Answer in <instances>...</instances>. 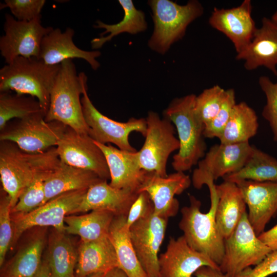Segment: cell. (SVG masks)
<instances>
[{
  "label": "cell",
  "mask_w": 277,
  "mask_h": 277,
  "mask_svg": "<svg viewBox=\"0 0 277 277\" xmlns=\"http://www.w3.org/2000/svg\"><path fill=\"white\" fill-rule=\"evenodd\" d=\"M60 162L55 147L42 152L27 153L12 142L1 141V181L10 198L11 209L38 173L55 169Z\"/></svg>",
  "instance_id": "1"
},
{
  "label": "cell",
  "mask_w": 277,
  "mask_h": 277,
  "mask_svg": "<svg viewBox=\"0 0 277 277\" xmlns=\"http://www.w3.org/2000/svg\"><path fill=\"white\" fill-rule=\"evenodd\" d=\"M195 97L190 94L173 99L163 113L175 126L178 134L180 147L172 162L173 168L177 172L190 170L206 153L204 125L194 109Z\"/></svg>",
  "instance_id": "2"
},
{
  "label": "cell",
  "mask_w": 277,
  "mask_h": 277,
  "mask_svg": "<svg viewBox=\"0 0 277 277\" xmlns=\"http://www.w3.org/2000/svg\"><path fill=\"white\" fill-rule=\"evenodd\" d=\"M87 80L84 73L77 74L72 60L63 62L50 92L45 121H58L78 133L88 134L81 97Z\"/></svg>",
  "instance_id": "3"
},
{
  "label": "cell",
  "mask_w": 277,
  "mask_h": 277,
  "mask_svg": "<svg viewBox=\"0 0 277 277\" xmlns=\"http://www.w3.org/2000/svg\"><path fill=\"white\" fill-rule=\"evenodd\" d=\"M214 183L208 186L211 201L209 211H201V202L189 195L190 205L183 207L179 224L188 245L197 251L208 255L219 266L224 254L225 240L221 235L215 222V213L218 195Z\"/></svg>",
  "instance_id": "4"
},
{
  "label": "cell",
  "mask_w": 277,
  "mask_h": 277,
  "mask_svg": "<svg viewBox=\"0 0 277 277\" xmlns=\"http://www.w3.org/2000/svg\"><path fill=\"white\" fill-rule=\"evenodd\" d=\"M61 64L49 65L37 57L19 56L0 70V92L14 91L36 98L46 114Z\"/></svg>",
  "instance_id": "5"
},
{
  "label": "cell",
  "mask_w": 277,
  "mask_h": 277,
  "mask_svg": "<svg viewBox=\"0 0 277 277\" xmlns=\"http://www.w3.org/2000/svg\"><path fill=\"white\" fill-rule=\"evenodd\" d=\"M154 29L148 45L153 51L165 54L171 46L182 39L187 27L204 13V7L197 0L181 5L170 0H150Z\"/></svg>",
  "instance_id": "6"
},
{
  "label": "cell",
  "mask_w": 277,
  "mask_h": 277,
  "mask_svg": "<svg viewBox=\"0 0 277 277\" xmlns=\"http://www.w3.org/2000/svg\"><path fill=\"white\" fill-rule=\"evenodd\" d=\"M271 251L255 233L246 212L225 240L224 254L219 267L229 277H235L259 264Z\"/></svg>",
  "instance_id": "7"
},
{
  "label": "cell",
  "mask_w": 277,
  "mask_h": 277,
  "mask_svg": "<svg viewBox=\"0 0 277 277\" xmlns=\"http://www.w3.org/2000/svg\"><path fill=\"white\" fill-rule=\"evenodd\" d=\"M41 113L8 122L1 131L0 141L16 144L27 153L44 152L56 147L67 126L58 121L46 122Z\"/></svg>",
  "instance_id": "8"
},
{
  "label": "cell",
  "mask_w": 277,
  "mask_h": 277,
  "mask_svg": "<svg viewBox=\"0 0 277 277\" xmlns=\"http://www.w3.org/2000/svg\"><path fill=\"white\" fill-rule=\"evenodd\" d=\"M145 119V140L141 149L137 151L139 165L145 171L166 176L168 157L180 147L179 141L174 136V125L168 118H161L152 111Z\"/></svg>",
  "instance_id": "9"
},
{
  "label": "cell",
  "mask_w": 277,
  "mask_h": 277,
  "mask_svg": "<svg viewBox=\"0 0 277 277\" xmlns=\"http://www.w3.org/2000/svg\"><path fill=\"white\" fill-rule=\"evenodd\" d=\"M84 116L89 129L88 134L101 144H113L118 148L135 152L129 141V135L133 131L145 137L147 130L146 119L131 117L126 122H119L103 115L94 106L87 93V86L84 88L81 97Z\"/></svg>",
  "instance_id": "10"
},
{
  "label": "cell",
  "mask_w": 277,
  "mask_h": 277,
  "mask_svg": "<svg viewBox=\"0 0 277 277\" xmlns=\"http://www.w3.org/2000/svg\"><path fill=\"white\" fill-rule=\"evenodd\" d=\"M87 190L67 192L51 199L28 213L11 214L13 228L12 245L25 231L34 227L51 226L58 232H65V217L74 214Z\"/></svg>",
  "instance_id": "11"
},
{
  "label": "cell",
  "mask_w": 277,
  "mask_h": 277,
  "mask_svg": "<svg viewBox=\"0 0 277 277\" xmlns=\"http://www.w3.org/2000/svg\"><path fill=\"white\" fill-rule=\"evenodd\" d=\"M253 147L249 142L212 146L193 170L191 177L193 186L199 189L207 182H214L238 172L248 160Z\"/></svg>",
  "instance_id": "12"
},
{
  "label": "cell",
  "mask_w": 277,
  "mask_h": 277,
  "mask_svg": "<svg viewBox=\"0 0 277 277\" xmlns=\"http://www.w3.org/2000/svg\"><path fill=\"white\" fill-rule=\"evenodd\" d=\"M52 29L51 27L42 26L41 18L19 21L6 13L4 34L0 37V52L6 64L19 56L38 58L42 40Z\"/></svg>",
  "instance_id": "13"
},
{
  "label": "cell",
  "mask_w": 277,
  "mask_h": 277,
  "mask_svg": "<svg viewBox=\"0 0 277 277\" xmlns=\"http://www.w3.org/2000/svg\"><path fill=\"white\" fill-rule=\"evenodd\" d=\"M55 147L61 162L93 172L103 180L110 179L104 154L89 134L78 133L67 126Z\"/></svg>",
  "instance_id": "14"
},
{
  "label": "cell",
  "mask_w": 277,
  "mask_h": 277,
  "mask_svg": "<svg viewBox=\"0 0 277 277\" xmlns=\"http://www.w3.org/2000/svg\"><path fill=\"white\" fill-rule=\"evenodd\" d=\"M167 219L154 213V210L129 228L137 258L148 277H161L158 253L163 242Z\"/></svg>",
  "instance_id": "15"
},
{
  "label": "cell",
  "mask_w": 277,
  "mask_h": 277,
  "mask_svg": "<svg viewBox=\"0 0 277 277\" xmlns=\"http://www.w3.org/2000/svg\"><path fill=\"white\" fill-rule=\"evenodd\" d=\"M251 13V1L244 0L239 6L231 8L214 7L208 23L231 41L238 54L249 45L258 28Z\"/></svg>",
  "instance_id": "16"
},
{
  "label": "cell",
  "mask_w": 277,
  "mask_h": 277,
  "mask_svg": "<svg viewBox=\"0 0 277 277\" xmlns=\"http://www.w3.org/2000/svg\"><path fill=\"white\" fill-rule=\"evenodd\" d=\"M191 183L190 176L183 172L176 171L165 177L148 172L138 193L147 192L153 203L154 213L168 219L175 216L179 209L175 195L181 194Z\"/></svg>",
  "instance_id": "17"
},
{
  "label": "cell",
  "mask_w": 277,
  "mask_h": 277,
  "mask_svg": "<svg viewBox=\"0 0 277 277\" xmlns=\"http://www.w3.org/2000/svg\"><path fill=\"white\" fill-rule=\"evenodd\" d=\"M161 277H193L201 267L220 268L208 255L196 251L182 235L170 238L166 250L159 256Z\"/></svg>",
  "instance_id": "18"
},
{
  "label": "cell",
  "mask_w": 277,
  "mask_h": 277,
  "mask_svg": "<svg viewBox=\"0 0 277 277\" xmlns=\"http://www.w3.org/2000/svg\"><path fill=\"white\" fill-rule=\"evenodd\" d=\"M235 183L248 207L249 221L258 236L277 213V183L241 180Z\"/></svg>",
  "instance_id": "19"
},
{
  "label": "cell",
  "mask_w": 277,
  "mask_h": 277,
  "mask_svg": "<svg viewBox=\"0 0 277 277\" xmlns=\"http://www.w3.org/2000/svg\"><path fill=\"white\" fill-rule=\"evenodd\" d=\"M236 60L244 62V67L251 71L263 66L277 76V23L263 17L247 47L236 54Z\"/></svg>",
  "instance_id": "20"
},
{
  "label": "cell",
  "mask_w": 277,
  "mask_h": 277,
  "mask_svg": "<svg viewBox=\"0 0 277 277\" xmlns=\"http://www.w3.org/2000/svg\"><path fill=\"white\" fill-rule=\"evenodd\" d=\"M94 141L106 157L110 172L109 185L115 188L130 189L138 193L148 172L141 168L137 151H125L110 144Z\"/></svg>",
  "instance_id": "21"
},
{
  "label": "cell",
  "mask_w": 277,
  "mask_h": 277,
  "mask_svg": "<svg viewBox=\"0 0 277 277\" xmlns=\"http://www.w3.org/2000/svg\"><path fill=\"white\" fill-rule=\"evenodd\" d=\"M74 30L67 28L64 32L53 29L43 38L38 58L49 65L61 64L66 60L81 58L86 61L94 70L100 66L96 60L101 53L98 51H86L76 46L73 40Z\"/></svg>",
  "instance_id": "22"
},
{
  "label": "cell",
  "mask_w": 277,
  "mask_h": 277,
  "mask_svg": "<svg viewBox=\"0 0 277 277\" xmlns=\"http://www.w3.org/2000/svg\"><path fill=\"white\" fill-rule=\"evenodd\" d=\"M138 193L127 189L111 187L107 180H103L91 186L85 193L74 213L103 210L115 216H127L129 209Z\"/></svg>",
  "instance_id": "23"
},
{
  "label": "cell",
  "mask_w": 277,
  "mask_h": 277,
  "mask_svg": "<svg viewBox=\"0 0 277 277\" xmlns=\"http://www.w3.org/2000/svg\"><path fill=\"white\" fill-rule=\"evenodd\" d=\"M215 187L218 195L215 222L221 235L225 240L231 234L247 212V205L236 183L224 181Z\"/></svg>",
  "instance_id": "24"
},
{
  "label": "cell",
  "mask_w": 277,
  "mask_h": 277,
  "mask_svg": "<svg viewBox=\"0 0 277 277\" xmlns=\"http://www.w3.org/2000/svg\"><path fill=\"white\" fill-rule=\"evenodd\" d=\"M77 250L76 277L106 273L118 267L115 250L108 235L93 241L81 242Z\"/></svg>",
  "instance_id": "25"
},
{
  "label": "cell",
  "mask_w": 277,
  "mask_h": 277,
  "mask_svg": "<svg viewBox=\"0 0 277 277\" xmlns=\"http://www.w3.org/2000/svg\"><path fill=\"white\" fill-rule=\"evenodd\" d=\"M103 180L93 172L67 165L61 162L45 182V203L63 193L88 189Z\"/></svg>",
  "instance_id": "26"
},
{
  "label": "cell",
  "mask_w": 277,
  "mask_h": 277,
  "mask_svg": "<svg viewBox=\"0 0 277 277\" xmlns=\"http://www.w3.org/2000/svg\"><path fill=\"white\" fill-rule=\"evenodd\" d=\"M126 216H115L108 232V236L114 247L118 268L128 277H148L134 249L129 228L126 225Z\"/></svg>",
  "instance_id": "27"
},
{
  "label": "cell",
  "mask_w": 277,
  "mask_h": 277,
  "mask_svg": "<svg viewBox=\"0 0 277 277\" xmlns=\"http://www.w3.org/2000/svg\"><path fill=\"white\" fill-rule=\"evenodd\" d=\"M45 259L51 277H76L78 250L66 232L54 229L49 237Z\"/></svg>",
  "instance_id": "28"
},
{
  "label": "cell",
  "mask_w": 277,
  "mask_h": 277,
  "mask_svg": "<svg viewBox=\"0 0 277 277\" xmlns=\"http://www.w3.org/2000/svg\"><path fill=\"white\" fill-rule=\"evenodd\" d=\"M45 244L44 232L34 234L5 266L2 277H34L42 263Z\"/></svg>",
  "instance_id": "29"
},
{
  "label": "cell",
  "mask_w": 277,
  "mask_h": 277,
  "mask_svg": "<svg viewBox=\"0 0 277 277\" xmlns=\"http://www.w3.org/2000/svg\"><path fill=\"white\" fill-rule=\"evenodd\" d=\"M114 214L107 210H94L80 215H68L65 219V232L78 235L81 242H88L108 235Z\"/></svg>",
  "instance_id": "30"
},
{
  "label": "cell",
  "mask_w": 277,
  "mask_h": 277,
  "mask_svg": "<svg viewBox=\"0 0 277 277\" xmlns=\"http://www.w3.org/2000/svg\"><path fill=\"white\" fill-rule=\"evenodd\" d=\"M118 3L123 9L124 17L120 22L114 24H107L101 21H97L95 28L104 29L100 37L94 38L91 41L92 48H101L106 43L118 34L126 32L131 34L145 31L147 28L145 14L142 10L137 9L131 0H119Z\"/></svg>",
  "instance_id": "31"
},
{
  "label": "cell",
  "mask_w": 277,
  "mask_h": 277,
  "mask_svg": "<svg viewBox=\"0 0 277 277\" xmlns=\"http://www.w3.org/2000/svg\"><path fill=\"white\" fill-rule=\"evenodd\" d=\"M259 124L254 110L246 102L236 104L230 118L219 137L220 143L248 142L257 133Z\"/></svg>",
  "instance_id": "32"
},
{
  "label": "cell",
  "mask_w": 277,
  "mask_h": 277,
  "mask_svg": "<svg viewBox=\"0 0 277 277\" xmlns=\"http://www.w3.org/2000/svg\"><path fill=\"white\" fill-rule=\"evenodd\" d=\"M223 179L234 183L241 180L277 183V159L254 146L252 154L243 167L238 172L225 176Z\"/></svg>",
  "instance_id": "33"
},
{
  "label": "cell",
  "mask_w": 277,
  "mask_h": 277,
  "mask_svg": "<svg viewBox=\"0 0 277 277\" xmlns=\"http://www.w3.org/2000/svg\"><path fill=\"white\" fill-rule=\"evenodd\" d=\"M46 113L38 100L31 96L11 91L0 93V130L12 119H22L38 113Z\"/></svg>",
  "instance_id": "34"
},
{
  "label": "cell",
  "mask_w": 277,
  "mask_h": 277,
  "mask_svg": "<svg viewBox=\"0 0 277 277\" xmlns=\"http://www.w3.org/2000/svg\"><path fill=\"white\" fill-rule=\"evenodd\" d=\"M54 170L43 171L37 174L33 181L21 195L16 204L11 209V215L28 213L45 203V182Z\"/></svg>",
  "instance_id": "35"
},
{
  "label": "cell",
  "mask_w": 277,
  "mask_h": 277,
  "mask_svg": "<svg viewBox=\"0 0 277 277\" xmlns=\"http://www.w3.org/2000/svg\"><path fill=\"white\" fill-rule=\"evenodd\" d=\"M226 90L218 85L204 89L195 97L194 112L197 118L205 125L218 113L225 96Z\"/></svg>",
  "instance_id": "36"
},
{
  "label": "cell",
  "mask_w": 277,
  "mask_h": 277,
  "mask_svg": "<svg viewBox=\"0 0 277 277\" xmlns=\"http://www.w3.org/2000/svg\"><path fill=\"white\" fill-rule=\"evenodd\" d=\"M258 83L266 97L262 115L268 122L273 139L277 144V81L273 83L268 76L262 75Z\"/></svg>",
  "instance_id": "37"
},
{
  "label": "cell",
  "mask_w": 277,
  "mask_h": 277,
  "mask_svg": "<svg viewBox=\"0 0 277 277\" xmlns=\"http://www.w3.org/2000/svg\"><path fill=\"white\" fill-rule=\"evenodd\" d=\"M11 210V206L10 198L5 192V194L1 196L0 203L1 267L3 266L7 253L12 244L13 228Z\"/></svg>",
  "instance_id": "38"
},
{
  "label": "cell",
  "mask_w": 277,
  "mask_h": 277,
  "mask_svg": "<svg viewBox=\"0 0 277 277\" xmlns=\"http://www.w3.org/2000/svg\"><path fill=\"white\" fill-rule=\"evenodd\" d=\"M235 103L234 90H226L225 96L222 106L216 116L204 126V135L205 138H219L226 125Z\"/></svg>",
  "instance_id": "39"
},
{
  "label": "cell",
  "mask_w": 277,
  "mask_h": 277,
  "mask_svg": "<svg viewBox=\"0 0 277 277\" xmlns=\"http://www.w3.org/2000/svg\"><path fill=\"white\" fill-rule=\"evenodd\" d=\"M45 0H5L1 4V9L8 8L17 20L30 22L41 18V11Z\"/></svg>",
  "instance_id": "40"
},
{
  "label": "cell",
  "mask_w": 277,
  "mask_h": 277,
  "mask_svg": "<svg viewBox=\"0 0 277 277\" xmlns=\"http://www.w3.org/2000/svg\"><path fill=\"white\" fill-rule=\"evenodd\" d=\"M277 272V249L271 251L259 264L235 277H267Z\"/></svg>",
  "instance_id": "41"
},
{
  "label": "cell",
  "mask_w": 277,
  "mask_h": 277,
  "mask_svg": "<svg viewBox=\"0 0 277 277\" xmlns=\"http://www.w3.org/2000/svg\"><path fill=\"white\" fill-rule=\"evenodd\" d=\"M154 210L153 203L146 192L138 193L131 205L126 217V225L128 228L138 220L144 217Z\"/></svg>",
  "instance_id": "42"
},
{
  "label": "cell",
  "mask_w": 277,
  "mask_h": 277,
  "mask_svg": "<svg viewBox=\"0 0 277 277\" xmlns=\"http://www.w3.org/2000/svg\"><path fill=\"white\" fill-rule=\"evenodd\" d=\"M258 237L271 251L277 249V224L268 230L264 231Z\"/></svg>",
  "instance_id": "43"
},
{
  "label": "cell",
  "mask_w": 277,
  "mask_h": 277,
  "mask_svg": "<svg viewBox=\"0 0 277 277\" xmlns=\"http://www.w3.org/2000/svg\"><path fill=\"white\" fill-rule=\"evenodd\" d=\"M195 277H229L222 272L220 268L210 266H203L200 268L194 274Z\"/></svg>",
  "instance_id": "44"
},
{
  "label": "cell",
  "mask_w": 277,
  "mask_h": 277,
  "mask_svg": "<svg viewBox=\"0 0 277 277\" xmlns=\"http://www.w3.org/2000/svg\"><path fill=\"white\" fill-rule=\"evenodd\" d=\"M34 277H51L50 269L46 259L42 261L41 266Z\"/></svg>",
  "instance_id": "45"
},
{
  "label": "cell",
  "mask_w": 277,
  "mask_h": 277,
  "mask_svg": "<svg viewBox=\"0 0 277 277\" xmlns=\"http://www.w3.org/2000/svg\"><path fill=\"white\" fill-rule=\"evenodd\" d=\"M105 277H128L126 274L118 267L114 268L106 273Z\"/></svg>",
  "instance_id": "46"
},
{
  "label": "cell",
  "mask_w": 277,
  "mask_h": 277,
  "mask_svg": "<svg viewBox=\"0 0 277 277\" xmlns=\"http://www.w3.org/2000/svg\"><path fill=\"white\" fill-rule=\"evenodd\" d=\"M87 277H105V273H98L90 275Z\"/></svg>",
  "instance_id": "47"
},
{
  "label": "cell",
  "mask_w": 277,
  "mask_h": 277,
  "mask_svg": "<svg viewBox=\"0 0 277 277\" xmlns=\"http://www.w3.org/2000/svg\"><path fill=\"white\" fill-rule=\"evenodd\" d=\"M273 22L277 23V9L275 12L272 14L271 17L270 18Z\"/></svg>",
  "instance_id": "48"
}]
</instances>
